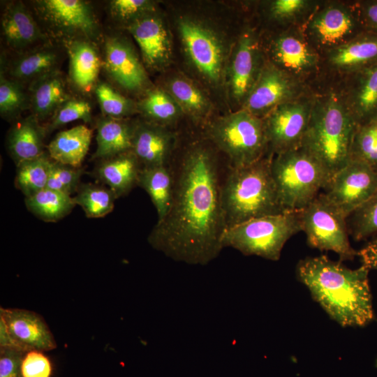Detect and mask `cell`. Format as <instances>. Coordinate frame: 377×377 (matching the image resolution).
I'll return each instance as SVG.
<instances>
[{"instance_id":"obj_29","label":"cell","mask_w":377,"mask_h":377,"mask_svg":"<svg viewBox=\"0 0 377 377\" xmlns=\"http://www.w3.org/2000/svg\"><path fill=\"white\" fill-rule=\"evenodd\" d=\"M92 134V130L85 125L62 131L47 145V154L56 162L80 168L89 151Z\"/></svg>"},{"instance_id":"obj_34","label":"cell","mask_w":377,"mask_h":377,"mask_svg":"<svg viewBox=\"0 0 377 377\" xmlns=\"http://www.w3.org/2000/svg\"><path fill=\"white\" fill-rule=\"evenodd\" d=\"M73 198L76 205L82 207L88 218H102L114 209L117 199L113 191L102 184H81Z\"/></svg>"},{"instance_id":"obj_38","label":"cell","mask_w":377,"mask_h":377,"mask_svg":"<svg viewBox=\"0 0 377 377\" xmlns=\"http://www.w3.org/2000/svg\"><path fill=\"white\" fill-rule=\"evenodd\" d=\"M171 96L185 112L194 117H202L207 112L208 101L204 94L191 82L181 77L168 84Z\"/></svg>"},{"instance_id":"obj_18","label":"cell","mask_w":377,"mask_h":377,"mask_svg":"<svg viewBox=\"0 0 377 377\" xmlns=\"http://www.w3.org/2000/svg\"><path fill=\"white\" fill-rule=\"evenodd\" d=\"M328 87L338 92L357 125L377 117V64Z\"/></svg>"},{"instance_id":"obj_24","label":"cell","mask_w":377,"mask_h":377,"mask_svg":"<svg viewBox=\"0 0 377 377\" xmlns=\"http://www.w3.org/2000/svg\"><path fill=\"white\" fill-rule=\"evenodd\" d=\"M142 168L140 161L131 150L100 160L93 175L119 198L128 194L137 185Z\"/></svg>"},{"instance_id":"obj_12","label":"cell","mask_w":377,"mask_h":377,"mask_svg":"<svg viewBox=\"0 0 377 377\" xmlns=\"http://www.w3.org/2000/svg\"><path fill=\"white\" fill-rule=\"evenodd\" d=\"M316 82L332 87L346 77L377 64V34L364 31L347 43L320 54ZM319 87V88H321Z\"/></svg>"},{"instance_id":"obj_20","label":"cell","mask_w":377,"mask_h":377,"mask_svg":"<svg viewBox=\"0 0 377 377\" xmlns=\"http://www.w3.org/2000/svg\"><path fill=\"white\" fill-rule=\"evenodd\" d=\"M103 64L109 76L125 89L136 91L147 82L145 69L134 51L119 38L105 39Z\"/></svg>"},{"instance_id":"obj_15","label":"cell","mask_w":377,"mask_h":377,"mask_svg":"<svg viewBox=\"0 0 377 377\" xmlns=\"http://www.w3.org/2000/svg\"><path fill=\"white\" fill-rule=\"evenodd\" d=\"M312 90L267 60L242 109L263 119L277 106Z\"/></svg>"},{"instance_id":"obj_10","label":"cell","mask_w":377,"mask_h":377,"mask_svg":"<svg viewBox=\"0 0 377 377\" xmlns=\"http://www.w3.org/2000/svg\"><path fill=\"white\" fill-rule=\"evenodd\" d=\"M268 52V61L312 88L319 75L321 57L305 37L302 27L281 29L269 40Z\"/></svg>"},{"instance_id":"obj_14","label":"cell","mask_w":377,"mask_h":377,"mask_svg":"<svg viewBox=\"0 0 377 377\" xmlns=\"http://www.w3.org/2000/svg\"><path fill=\"white\" fill-rule=\"evenodd\" d=\"M0 347L49 351L57 343L44 318L27 309L0 308Z\"/></svg>"},{"instance_id":"obj_17","label":"cell","mask_w":377,"mask_h":377,"mask_svg":"<svg viewBox=\"0 0 377 377\" xmlns=\"http://www.w3.org/2000/svg\"><path fill=\"white\" fill-rule=\"evenodd\" d=\"M179 29L191 61L207 80L218 82L223 66V47L216 35L200 24L182 20Z\"/></svg>"},{"instance_id":"obj_37","label":"cell","mask_w":377,"mask_h":377,"mask_svg":"<svg viewBox=\"0 0 377 377\" xmlns=\"http://www.w3.org/2000/svg\"><path fill=\"white\" fill-rule=\"evenodd\" d=\"M140 108L151 122L163 126L175 120L179 112V105L173 98L161 89L149 91Z\"/></svg>"},{"instance_id":"obj_11","label":"cell","mask_w":377,"mask_h":377,"mask_svg":"<svg viewBox=\"0 0 377 377\" xmlns=\"http://www.w3.org/2000/svg\"><path fill=\"white\" fill-rule=\"evenodd\" d=\"M314 90L283 103L263 118L273 155L301 147L308 127Z\"/></svg>"},{"instance_id":"obj_2","label":"cell","mask_w":377,"mask_h":377,"mask_svg":"<svg viewBox=\"0 0 377 377\" xmlns=\"http://www.w3.org/2000/svg\"><path fill=\"white\" fill-rule=\"evenodd\" d=\"M369 269H355L325 256L299 262L297 275L327 314L343 327L364 326L374 318Z\"/></svg>"},{"instance_id":"obj_23","label":"cell","mask_w":377,"mask_h":377,"mask_svg":"<svg viewBox=\"0 0 377 377\" xmlns=\"http://www.w3.org/2000/svg\"><path fill=\"white\" fill-rule=\"evenodd\" d=\"M1 36L6 45L17 51H26L46 37L30 12L20 1L8 3L1 17Z\"/></svg>"},{"instance_id":"obj_32","label":"cell","mask_w":377,"mask_h":377,"mask_svg":"<svg viewBox=\"0 0 377 377\" xmlns=\"http://www.w3.org/2000/svg\"><path fill=\"white\" fill-rule=\"evenodd\" d=\"M29 212L46 222H56L67 216L76 205L71 195L46 188L25 198Z\"/></svg>"},{"instance_id":"obj_9","label":"cell","mask_w":377,"mask_h":377,"mask_svg":"<svg viewBox=\"0 0 377 377\" xmlns=\"http://www.w3.org/2000/svg\"><path fill=\"white\" fill-rule=\"evenodd\" d=\"M302 28L320 54L364 31L353 3L339 1H321Z\"/></svg>"},{"instance_id":"obj_31","label":"cell","mask_w":377,"mask_h":377,"mask_svg":"<svg viewBox=\"0 0 377 377\" xmlns=\"http://www.w3.org/2000/svg\"><path fill=\"white\" fill-rule=\"evenodd\" d=\"M137 185L149 195L156 209L158 221L163 219L170 209L172 197L173 176L170 165L142 167Z\"/></svg>"},{"instance_id":"obj_40","label":"cell","mask_w":377,"mask_h":377,"mask_svg":"<svg viewBox=\"0 0 377 377\" xmlns=\"http://www.w3.org/2000/svg\"><path fill=\"white\" fill-rule=\"evenodd\" d=\"M349 234L356 241L364 239L377 232V191L348 218Z\"/></svg>"},{"instance_id":"obj_33","label":"cell","mask_w":377,"mask_h":377,"mask_svg":"<svg viewBox=\"0 0 377 377\" xmlns=\"http://www.w3.org/2000/svg\"><path fill=\"white\" fill-rule=\"evenodd\" d=\"M52 162V159L45 152L38 157L16 165L15 186L25 198L47 188Z\"/></svg>"},{"instance_id":"obj_6","label":"cell","mask_w":377,"mask_h":377,"mask_svg":"<svg viewBox=\"0 0 377 377\" xmlns=\"http://www.w3.org/2000/svg\"><path fill=\"white\" fill-rule=\"evenodd\" d=\"M208 140L228 158V166L252 164L267 155L269 142L263 118L241 109L209 124Z\"/></svg>"},{"instance_id":"obj_30","label":"cell","mask_w":377,"mask_h":377,"mask_svg":"<svg viewBox=\"0 0 377 377\" xmlns=\"http://www.w3.org/2000/svg\"><path fill=\"white\" fill-rule=\"evenodd\" d=\"M96 128L94 159L102 160L131 150L134 124L123 119L103 116L97 121Z\"/></svg>"},{"instance_id":"obj_7","label":"cell","mask_w":377,"mask_h":377,"mask_svg":"<svg viewBox=\"0 0 377 377\" xmlns=\"http://www.w3.org/2000/svg\"><path fill=\"white\" fill-rule=\"evenodd\" d=\"M301 230L300 212L253 219L226 229L223 247L276 261L286 242Z\"/></svg>"},{"instance_id":"obj_36","label":"cell","mask_w":377,"mask_h":377,"mask_svg":"<svg viewBox=\"0 0 377 377\" xmlns=\"http://www.w3.org/2000/svg\"><path fill=\"white\" fill-rule=\"evenodd\" d=\"M350 160L363 163L377 172V117L357 125L352 140Z\"/></svg>"},{"instance_id":"obj_25","label":"cell","mask_w":377,"mask_h":377,"mask_svg":"<svg viewBox=\"0 0 377 377\" xmlns=\"http://www.w3.org/2000/svg\"><path fill=\"white\" fill-rule=\"evenodd\" d=\"M59 52L54 47L41 45L22 52L10 64V79L22 84H32L40 77L57 71Z\"/></svg>"},{"instance_id":"obj_47","label":"cell","mask_w":377,"mask_h":377,"mask_svg":"<svg viewBox=\"0 0 377 377\" xmlns=\"http://www.w3.org/2000/svg\"><path fill=\"white\" fill-rule=\"evenodd\" d=\"M364 31L377 34V0L352 1Z\"/></svg>"},{"instance_id":"obj_5","label":"cell","mask_w":377,"mask_h":377,"mask_svg":"<svg viewBox=\"0 0 377 377\" xmlns=\"http://www.w3.org/2000/svg\"><path fill=\"white\" fill-rule=\"evenodd\" d=\"M271 172L284 212L304 209L330 179L321 164L301 147L273 155Z\"/></svg>"},{"instance_id":"obj_13","label":"cell","mask_w":377,"mask_h":377,"mask_svg":"<svg viewBox=\"0 0 377 377\" xmlns=\"http://www.w3.org/2000/svg\"><path fill=\"white\" fill-rule=\"evenodd\" d=\"M322 193L347 219L377 191V172L350 160L330 179Z\"/></svg>"},{"instance_id":"obj_42","label":"cell","mask_w":377,"mask_h":377,"mask_svg":"<svg viewBox=\"0 0 377 377\" xmlns=\"http://www.w3.org/2000/svg\"><path fill=\"white\" fill-rule=\"evenodd\" d=\"M91 118V108L90 104L82 99L71 98L59 107L50 119L48 124L44 127L47 134L76 120H83L85 123H88Z\"/></svg>"},{"instance_id":"obj_22","label":"cell","mask_w":377,"mask_h":377,"mask_svg":"<svg viewBox=\"0 0 377 377\" xmlns=\"http://www.w3.org/2000/svg\"><path fill=\"white\" fill-rule=\"evenodd\" d=\"M128 31L138 43L147 66L158 68L167 61L170 42L159 18L149 14L141 16L131 22Z\"/></svg>"},{"instance_id":"obj_39","label":"cell","mask_w":377,"mask_h":377,"mask_svg":"<svg viewBox=\"0 0 377 377\" xmlns=\"http://www.w3.org/2000/svg\"><path fill=\"white\" fill-rule=\"evenodd\" d=\"M28 105L30 98L23 85L5 76L1 73L0 112L7 119L16 118Z\"/></svg>"},{"instance_id":"obj_44","label":"cell","mask_w":377,"mask_h":377,"mask_svg":"<svg viewBox=\"0 0 377 377\" xmlns=\"http://www.w3.org/2000/svg\"><path fill=\"white\" fill-rule=\"evenodd\" d=\"M21 372L22 377H51L52 366L43 352L31 350L22 358Z\"/></svg>"},{"instance_id":"obj_3","label":"cell","mask_w":377,"mask_h":377,"mask_svg":"<svg viewBox=\"0 0 377 377\" xmlns=\"http://www.w3.org/2000/svg\"><path fill=\"white\" fill-rule=\"evenodd\" d=\"M307 129L301 147L316 158L331 177L350 161L357 124L338 92L315 89Z\"/></svg>"},{"instance_id":"obj_16","label":"cell","mask_w":377,"mask_h":377,"mask_svg":"<svg viewBox=\"0 0 377 377\" xmlns=\"http://www.w3.org/2000/svg\"><path fill=\"white\" fill-rule=\"evenodd\" d=\"M38 11L50 28L66 36L91 40L97 36L98 25L90 6L82 0H40Z\"/></svg>"},{"instance_id":"obj_43","label":"cell","mask_w":377,"mask_h":377,"mask_svg":"<svg viewBox=\"0 0 377 377\" xmlns=\"http://www.w3.org/2000/svg\"><path fill=\"white\" fill-rule=\"evenodd\" d=\"M84 173L82 167L75 168L52 160L47 188L71 195L81 184Z\"/></svg>"},{"instance_id":"obj_48","label":"cell","mask_w":377,"mask_h":377,"mask_svg":"<svg viewBox=\"0 0 377 377\" xmlns=\"http://www.w3.org/2000/svg\"><path fill=\"white\" fill-rule=\"evenodd\" d=\"M357 255L360 257L362 265L369 269H377V237L357 252Z\"/></svg>"},{"instance_id":"obj_8","label":"cell","mask_w":377,"mask_h":377,"mask_svg":"<svg viewBox=\"0 0 377 377\" xmlns=\"http://www.w3.org/2000/svg\"><path fill=\"white\" fill-rule=\"evenodd\" d=\"M301 230L308 244L337 253L341 260H353L357 252L348 239L347 218L320 193L300 212Z\"/></svg>"},{"instance_id":"obj_41","label":"cell","mask_w":377,"mask_h":377,"mask_svg":"<svg viewBox=\"0 0 377 377\" xmlns=\"http://www.w3.org/2000/svg\"><path fill=\"white\" fill-rule=\"evenodd\" d=\"M95 93L105 117L123 119L133 112L132 101L107 83L98 84L95 88Z\"/></svg>"},{"instance_id":"obj_1","label":"cell","mask_w":377,"mask_h":377,"mask_svg":"<svg viewBox=\"0 0 377 377\" xmlns=\"http://www.w3.org/2000/svg\"><path fill=\"white\" fill-rule=\"evenodd\" d=\"M170 167L171 205L153 228L148 242L175 261L205 265L224 248L221 188L225 172L215 151L203 142L189 145Z\"/></svg>"},{"instance_id":"obj_27","label":"cell","mask_w":377,"mask_h":377,"mask_svg":"<svg viewBox=\"0 0 377 377\" xmlns=\"http://www.w3.org/2000/svg\"><path fill=\"white\" fill-rule=\"evenodd\" d=\"M45 127L33 115L17 121L10 129L6 140L8 153L16 165L40 156L44 151Z\"/></svg>"},{"instance_id":"obj_35","label":"cell","mask_w":377,"mask_h":377,"mask_svg":"<svg viewBox=\"0 0 377 377\" xmlns=\"http://www.w3.org/2000/svg\"><path fill=\"white\" fill-rule=\"evenodd\" d=\"M321 1L274 0L269 3L270 17L282 29L302 27Z\"/></svg>"},{"instance_id":"obj_4","label":"cell","mask_w":377,"mask_h":377,"mask_svg":"<svg viewBox=\"0 0 377 377\" xmlns=\"http://www.w3.org/2000/svg\"><path fill=\"white\" fill-rule=\"evenodd\" d=\"M273 154L249 165L228 166L221 188L226 229L249 220L284 213L271 172Z\"/></svg>"},{"instance_id":"obj_28","label":"cell","mask_w":377,"mask_h":377,"mask_svg":"<svg viewBox=\"0 0 377 377\" xmlns=\"http://www.w3.org/2000/svg\"><path fill=\"white\" fill-rule=\"evenodd\" d=\"M29 90L32 114L39 121L50 119L59 107L71 98L66 82L58 71L31 84Z\"/></svg>"},{"instance_id":"obj_46","label":"cell","mask_w":377,"mask_h":377,"mask_svg":"<svg viewBox=\"0 0 377 377\" xmlns=\"http://www.w3.org/2000/svg\"><path fill=\"white\" fill-rule=\"evenodd\" d=\"M26 353L12 347H0V377H22L21 364Z\"/></svg>"},{"instance_id":"obj_19","label":"cell","mask_w":377,"mask_h":377,"mask_svg":"<svg viewBox=\"0 0 377 377\" xmlns=\"http://www.w3.org/2000/svg\"><path fill=\"white\" fill-rule=\"evenodd\" d=\"M259 42L251 31L240 36L230 65V84L232 97L242 105L263 66Z\"/></svg>"},{"instance_id":"obj_45","label":"cell","mask_w":377,"mask_h":377,"mask_svg":"<svg viewBox=\"0 0 377 377\" xmlns=\"http://www.w3.org/2000/svg\"><path fill=\"white\" fill-rule=\"evenodd\" d=\"M110 4L114 17L124 20L131 19V22L153 9L152 3L147 0H113Z\"/></svg>"},{"instance_id":"obj_21","label":"cell","mask_w":377,"mask_h":377,"mask_svg":"<svg viewBox=\"0 0 377 377\" xmlns=\"http://www.w3.org/2000/svg\"><path fill=\"white\" fill-rule=\"evenodd\" d=\"M174 135L164 126L149 122L134 124L131 151L142 167L170 165Z\"/></svg>"},{"instance_id":"obj_26","label":"cell","mask_w":377,"mask_h":377,"mask_svg":"<svg viewBox=\"0 0 377 377\" xmlns=\"http://www.w3.org/2000/svg\"><path fill=\"white\" fill-rule=\"evenodd\" d=\"M69 75L74 85L87 91L96 84L103 62L96 48L85 38L68 39Z\"/></svg>"}]
</instances>
